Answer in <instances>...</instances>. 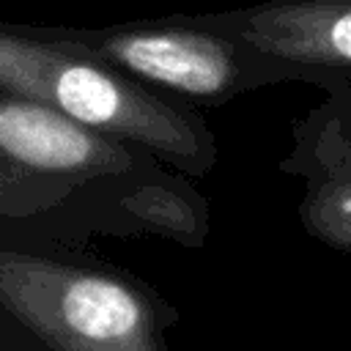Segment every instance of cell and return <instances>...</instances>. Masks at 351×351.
Segmentation results:
<instances>
[{"mask_svg": "<svg viewBox=\"0 0 351 351\" xmlns=\"http://www.w3.org/2000/svg\"><path fill=\"white\" fill-rule=\"evenodd\" d=\"M0 93L49 104L192 176L217 165V140L195 110L151 93L118 69L41 38L33 27H0Z\"/></svg>", "mask_w": 351, "mask_h": 351, "instance_id": "cell-1", "label": "cell"}, {"mask_svg": "<svg viewBox=\"0 0 351 351\" xmlns=\"http://www.w3.org/2000/svg\"><path fill=\"white\" fill-rule=\"evenodd\" d=\"M0 304L49 351H167L176 313L134 277L47 252H0Z\"/></svg>", "mask_w": 351, "mask_h": 351, "instance_id": "cell-2", "label": "cell"}, {"mask_svg": "<svg viewBox=\"0 0 351 351\" xmlns=\"http://www.w3.org/2000/svg\"><path fill=\"white\" fill-rule=\"evenodd\" d=\"M33 33L195 104H225L261 82L291 80L285 69L261 60L192 14L90 30L33 27Z\"/></svg>", "mask_w": 351, "mask_h": 351, "instance_id": "cell-3", "label": "cell"}, {"mask_svg": "<svg viewBox=\"0 0 351 351\" xmlns=\"http://www.w3.org/2000/svg\"><path fill=\"white\" fill-rule=\"evenodd\" d=\"M148 154L118 143L60 110L0 93L3 203L19 195L5 217L52 208L69 186L115 181L148 170Z\"/></svg>", "mask_w": 351, "mask_h": 351, "instance_id": "cell-4", "label": "cell"}, {"mask_svg": "<svg viewBox=\"0 0 351 351\" xmlns=\"http://www.w3.org/2000/svg\"><path fill=\"white\" fill-rule=\"evenodd\" d=\"M192 16L291 77L351 74V0H269Z\"/></svg>", "mask_w": 351, "mask_h": 351, "instance_id": "cell-5", "label": "cell"}, {"mask_svg": "<svg viewBox=\"0 0 351 351\" xmlns=\"http://www.w3.org/2000/svg\"><path fill=\"white\" fill-rule=\"evenodd\" d=\"M313 82L326 88V99L293 123V151L280 162L285 173L315 176L335 167H351V88L346 77L321 74Z\"/></svg>", "mask_w": 351, "mask_h": 351, "instance_id": "cell-6", "label": "cell"}, {"mask_svg": "<svg viewBox=\"0 0 351 351\" xmlns=\"http://www.w3.org/2000/svg\"><path fill=\"white\" fill-rule=\"evenodd\" d=\"M115 208L134 230H145L184 247H200L206 239V203L184 184L165 178L140 181L115 197Z\"/></svg>", "mask_w": 351, "mask_h": 351, "instance_id": "cell-7", "label": "cell"}, {"mask_svg": "<svg viewBox=\"0 0 351 351\" xmlns=\"http://www.w3.org/2000/svg\"><path fill=\"white\" fill-rule=\"evenodd\" d=\"M299 222L307 236L351 255V167H335L307 178Z\"/></svg>", "mask_w": 351, "mask_h": 351, "instance_id": "cell-8", "label": "cell"}]
</instances>
